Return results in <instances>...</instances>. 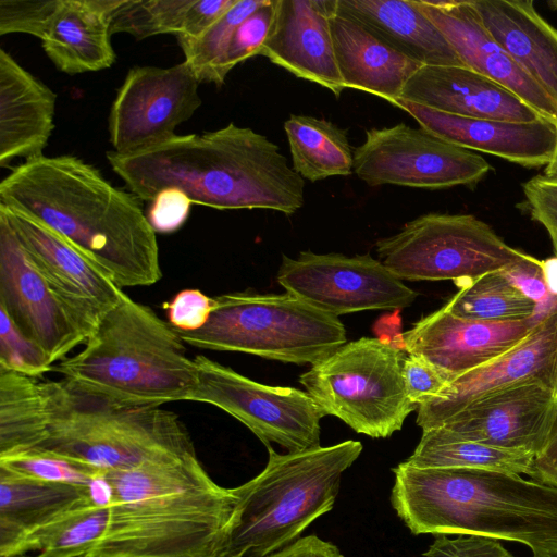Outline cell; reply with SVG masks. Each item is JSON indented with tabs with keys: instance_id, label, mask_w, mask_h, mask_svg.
<instances>
[{
	"instance_id": "46",
	"label": "cell",
	"mask_w": 557,
	"mask_h": 557,
	"mask_svg": "<svg viewBox=\"0 0 557 557\" xmlns=\"http://www.w3.org/2000/svg\"><path fill=\"white\" fill-rule=\"evenodd\" d=\"M190 205L191 200L180 189L168 188L150 202L146 216L156 233H173L186 222Z\"/></svg>"
},
{
	"instance_id": "28",
	"label": "cell",
	"mask_w": 557,
	"mask_h": 557,
	"mask_svg": "<svg viewBox=\"0 0 557 557\" xmlns=\"http://www.w3.org/2000/svg\"><path fill=\"white\" fill-rule=\"evenodd\" d=\"M122 0H62L41 46L66 74L109 69L116 59L111 45V16Z\"/></svg>"
},
{
	"instance_id": "18",
	"label": "cell",
	"mask_w": 557,
	"mask_h": 557,
	"mask_svg": "<svg viewBox=\"0 0 557 557\" xmlns=\"http://www.w3.org/2000/svg\"><path fill=\"white\" fill-rule=\"evenodd\" d=\"M556 412L557 394L540 382H530L476 399L441 428L463 438L536 457L547 443Z\"/></svg>"
},
{
	"instance_id": "29",
	"label": "cell",
	"mask_w": 557,
	"mask_h": 557,
	"mask_svg": "<svg viewBox=\"0 0 557 557\" xmlns=\"http://www.w3.org/2000/svg\"><path fill=\"white\" fill-rule=\"evenodd\" d=\"M90 484L41 482L0 472V556L89 499Z\"/></svg>"
},
{
	"instance_id": "22",
	"label": "cell",
	"mask_w": 557,
	"mask_h": 557,
	"mask_svg": "<svg viewBox=\"0 0 557 557\" xmlns=\"http://www.w3.org/2000/svg\"><path fill=\"white\" fill-rule=\"evenodd\" d=\"M396 107L408 112L421 128L450 144L527 168L546 165L557 144V125L542 117L531 122L465 117L404 99Z\"/></svg>"
},
{
	"instance_id": "53",
	"label": "cell",
	"mask_w": 557,
	"mask_h": 557,
	"mask_svg": "<svg viewBox=\"0 0 557 557\" xmlns=\"http://www.w3.org/2000/svg\"><path fill=\"white\" fill-rule=\"evenodd\" d=\"M18 557H38V556H28V555H23V556H18Z\"/></svg>"
},
{
	"instance_id": "40",
	"label": "cell",
	"mask_w": 557,
	"mask_h": 557,
	"mask_svg": "<svg viewBox=\"0 0 557 557\" xmlns=\"http://www.w3.org/2000/svg\"><path fill=\"white\" fill-rule=\"evenodd\" d=\"M275 11V0L265 3L247 16L235 29L225 59L228 74L237 64L260 55L268 38Z\"/></svg>"
},
{
	"instance_id": "43",
	"label": "cell",
	"mask_w": 557,
	"mask_h": 557,
	"mask_svg": "<svg viewBox=\"0 0 557 557\" xmlns=\"http://www.w3.org/2000/svg\"><path fill=\"white\" fill-rule=\"evenodd\" d=\"M522 189L527 210L548 233L557 257V183L537 175L527 181Z\"/></svg>"
},
{
	"instance_id": "49",
	"label": "cell",
	"mask_w": 557,
	"mask_h": 557,
	"mask_svg": "<svg viewBox=\"0 0 557 557\" xmlns=\"http://www.w3.org/2000/svg\"><path fill=\"white\" fill-rule=\"evenodd\" d=\"M532 480L557 487V412L547 443L534 459Z\"/></svg>"
},
{
	"instance_id": "7",
	"label": "cell",
	"mask_w": 557,
	"mask_h": 557,
	"mask_svg": "<svg viewBox=\"0 0 557 557\" xmlns=\"http://www.w3.org/2000/svg\"><path fill=\"white\" fill-rule=\"evenodd\" d=\"M267 448L265 468L233 487L236 506L224 557H265L295 542L332 510L342 474L358 459L362 444L348 440L286 454Z\"/></svg>"
},
{
	"instance_id": "31",
	"label": "cell",
	"mask_w": 557,
	"mask_h": 557,
	"mask_svg": "<svg viewBox=\"0 0 557 557\" xmlns=\"http://www.w3.org/2000/svg\"><path fill=\"white\" fill-rule=\"evenodd\" d=\"M293 169L318 182L354 172V150L347 131L324 119L290 114L284 122Z\"/></svg>"
},
{
	"instance_id": "12",
	"label": "cell",
	"mask_w": 557,
	"mask_h": 557,
	"mask_svg": "<svg viewBox=\"0 0 557 557\" xmlns=\"http://www.w3.org/2000/svg\"><path fill=\"white\" fill-rule=\"evenodd\" d=\"M491 169L480 154L405 123L366 131L354 149V172L369 186L470 187Z\"/></svg>"
},
{
	"instance_id": "5",
	"label": "cell",
	"mask_w": 557,
	"mask_h": 557,
	"mask_svg": "<svg viewBox=\"0 0 557 557\" xmlns=\"http://www.w3.org/2000/svg\"><path fill=\"white\" fill-rule=\"evenodd\" d=\"M84 348L52 367L76 392L120 407L191 400L198 369L176 330L124 292Z\"/></svg>"
},
{
	"instance_id": "3",
	"label": "cell",
	"mask_w": 557,
	"mask_h": 557,
	"mask_svg": "<svg viewBox=\"0 0 557 557\" xmlns=\"http://www.w3.org/2000/svg\"><path fill=\"white\" fill-rule=\"evenodd\" d=\"M106 530L86 557H224L236 497L196 454L103 473Z\"/></svg>"
},
{
	"instance_id": "42",
	"label": "cell",
	"mask_w": 557,
	"mask_h": 557,
	"mask_svg": "<svg viewBox=\"0 0 557 557\" xmlns=\"http://www.w3.org/2000/svg\"><path fill=\"white\" fill-rule=\"evenodd\" d=\"M403 376L409 398L419 406L436 397L451 381L441 369L412 355L404 358Z\"/></svg>"
},
{
	"instance_id": "15",
	"label": "cell",
	"mask_w": 557,
	"mask_h": 557,
	"mask_svg": "<svg viewBox=\"0 0 557 557\" xmlns=\"http://www.w3.org/2000/svg\"><path fill=\"white\" fill-rule=\"evenodd\" d=\"M199 84L186 61L170 67H132L109 112L113 151L131 154L175 136V128L201 106Z\"/></svg>"
},
{
	"instance_id": "19",
	"label": "cell",
	"mask_w": 557,
	"mask_h": 557,
	"mask_svg": "<svg viewBox=\"0 0 557 557\" xmlns=\"http://www.w3.org/2000/svg\"><path fill=\"white\" fill-rule=\"evenodd\" d=\"M2 214L38 271L96 326L122 294L100 268L58 233L18 210L0 205Z\"/></svg>"
},
{
	"instance_id": "23",
	"label": "cell",
	"mask_w": 557,
	"mask_h": 557,
	"mask_svg": "<svg viewBox=\"0 0 557 557\" xmlns=\"http://www.w3.org/2000/svg\"><path fill=\"white\" fill-rule=\"evenodd\" d=\"M400 99L465 117L510 122L542 117L508 89L466 66L422 65L406 83Z\"/></svg>"
},
{
	"instance_id": "20",
	"label": "cell",
	"mask_w": 557,
	"mask_h": 557,
	"mask_svg": "<svg viewBox=\"0 0 557 557\" xmlns=\"http://www.w3.org/2000/svg\"><path fill=\"white\" fill-rule=\"evenodd\" d=\"M335 10L336 0H275L274 17L260 55L339 97L345 87L330 28Z\"/></svg>"
},
{
	"instance_id": "35",
	"label": "cell",
	"mask_w": 557,
	"mask_h": 557,
	"mask_svg": "<svg viewBox=\"0 0 557 557\" xmlns=\"http://www.w3.org/2000/svg\"><path fill=\"white\" fill-rule=\"evenodd\" d=\"M267 0H237L205 33L194 39H177L186 61L200 83L224 84L225 59L237 26Z\"/></svg>"
},
{
	"instance_id": "30",
	"label": "cell",
	"mask_w": 557,
	"mask_h": 557,
	"mask_svg": "<svg viewBox=\"0 0 557 557\" xmlns=\"http://www.w3.org/2000/svg\"><path fill=\"white\" fill-rule=\"evenodd\" d=\"M533 454L500 448L463 438L445 428L422 432L408 465L425 468H461L534 476Z\"/></svg>"
},
{
	"instance_id": "1",
	"label": "cell",
	"mask_w": 557,
	"mask_h": 557,
	"mask_svg": "<svg viewBox=\"0 0 557 557\" xmlns=\"http://www.w3.org/2000/svg\"><path fill=\"white\" fill-rule=\"evenodd\" d=\"M0 205L58 233L120 288L162 276L157 233L140 199L77 157L42 154L21 163L0 182Z\"/></svg>"
},
{
	"instance_id": "27",
	"label": "cell",
	"mask_w": 557,
	"mask_h": 557,
	"mask_svg": "<svg viewBox=\"0 0 557 557\" xmlns=\"http://www.w3.org/2000/svg\"><path fill=\"white\" fill-rule=\"evenodd\" d=\"M330 28L345 89L362 90L396 106L406 83L422 65L336 10L330 18Z\"/></svg>"
},
{
	"instance_id": "47",
	"label": "cell",
	"mask_w": 557,
	"mask_h": 557,
	"mask_svg": "<svg viewBox=\"0 0 557 557\" xmlns=\"http://www.w3.org/2000/svg\"><path fill=\"white\" fill-rule=\"evenodd\" d=\"M237 0H194L187 10L182 30L176 39H194L205 33Z\"/></svg>"
},
{
	"instance_id": "6",
	"label": "cell",
	"mask_w": 557,
	"mask_h": 557,
	"mask_svg": "<svg viewBox=\"0 0 557 557\" xmlns=\"http://www.w3.org/2000/svg\"><path fill=\"white\" fill-rule=\"evenodd\" d=\"M45 422L29 451L63 458L101 473L196 454L178 416L160 407H120L44 381Z\"/></svg>"
},
{
	"instance_id": "44",
	"label": "cell",
	"mask_w": 557,
	"mask_h": 557,
	"mask_svg": "<svg viewBox=\"0 0 557 557\" xmlns=\"http://www.w3.org/2000/svg\"><path fill=\"white\" fill-rule=\"evenodd\" d=\"M423 557H515L497 540L474 534L437 535Z\"/></svg>"
},
{
	"instance_id": "48",
	"label": "cell",
	"mask_w": 557,
	"mask_h": 557,
	"mask_svg": "<svg viewBox=\"0 0 557 557\" xmlns=\"http://www.w3.org/2000/svg\"><path fill=\"white\" fill-rule=\"evenodd\" d=\"M265 557H344L338 547L317 535L296 540L288 546Z\"/></svg>"
},
{
	"instance_id": "45",
	"label": "cell",
	"mask_w": 557,
	"mask_h": 557,
	"mask_svg": "<svg viewBox=\"0 0 557 557\" xmlns=\"http://www.w3.org/2000/svg\"><path fill=\"white\" fill-rule=\"evenodd\" d=\"M502 273L525 296L539 306V313L546 314L557 306V297L552 296L544 282L542 260L533 256L502 271Z\"/></svg>"
},
{
	"instance_id": "10",
	"label": "cell",
	"mask_w": 557,
	"mask_h": 557,
	"mask_svg": "<svg viewBox=\"0 0 557 557\" xmlns=\"http://www.w3.org/2000/svg\"><path fill=\"white\" fill-rule=\"evenodd\" d=\"M379 260L398 278L451 280L455 285L523 261L528 253L506 244L472 214L431 212L376 242Z\"/></svg>"
},
{
	"instance_id": "11",
	"label": "cell",
	"mask_w": 557,
	"mask_h": 557,
	"mask_svg": "<svg viewBox=\"0 0 557 557\" xmlns=\"http://www.w3.org/2000/svg\"><path fill=\"white\" fill-rule=\"evenodd\" d=\"M194 360L198 385L191 401L222 409L265 446L275 443L288 453L321 446L320 421L324 413L307 392L258 383L202 355Z\"/></svg>"
},
{
	"instance_id": "2",
	"label": "cell",
	"mask_w": 557,
	"mask_h": 557,
	"mask_svg": "<svg viewBox=\"0 0 557 557\" xmlns=\"http://www.w3.org/2000/svg\"><path fill=\"white\" fill-rule=\"evenodd\" d=\"M111 169L140 200L168 188L218 210L268 209L290 215L305 202V180L267 136L234 123L175 135L131 154L107 152Z\"/></svg>"
},
{
	"instance_id": "52",
	"label": "cell",
	"mask_w": 557,
	"mask_h": 557,
	"mask_svg": "<svg viewBox=\"0 0 557 557\" xmlns=\"http://www.w3.org/2000/svg\"><path fill=\"white\" fill-rule=\"evenodd\" d=\"M552 10H557V0L547 2Z\"/></svg>"
},
{
	"instance_id": "32",
	"label": "cell",
	"mask_w": 557,
	"mask_h": 557,
	"mask_svg": "<svg viewBox=\"0 0 557 557\" xmlns=\"http://www.w3.org/2000/svg\"><path fill=\"white\" fill-rule=\"evenodd\" d=\"M108 518L109 502L92 488L89 499L28 534L0 557L30 552L38 557H86L102 536Z\"/></svg>"
},
{
	"instance_id": "13",
	"label": "cell",
	"mask_w": 557,
	"mask_h": 557,
	"mask_svg": "<svg viewBox=\"0 0 557 557\" xmlns=\"http://www.w3.org/2000/svg\"><path fill=\"white\" fill-rule=\"evenodd\" d=\"M285 290L310 306L335 317L366 310H399L418 294L405 285L380 260L369 253L285 255L277 272Z\"/></svg>"
},
{
	"instance_id": "8",
	"label": "cell",
	"mask_w": 557,
	"mask_h": 557,
	"mask_svg": "<svg viewBox=\"0 0 557 557\" xmlns=\"http://www.w3.org/2000/svg\"><path fill=\"white\" fill-rule=\"evenodd\" d=\"M213 301L205 326L191 332L175 329L185 344L311 366L346 344V330L337 317L289 293L236 292Z\"/></svg>"
},
{
	"instance_id": "38",
	"label": "cell",
	"mask_w": 557,
	"mask_h": 557,
	"mask_svg": "<svg viewBox=\"0 0 557 557\" xmlns=\"http://www.w3.org/2000/svg\"><path fill=\"white\" fill-rule=\"evenodd\" d=\"M45 352L26 338L0 309V370L39 377L52 371Z\"/></svg>"
},
{
	"instance_id": "25",
	"label": "cell",
	"mask_w": 557,
	"mask_h": 557,
	"mask_svg": "<svg viewBox=\"0 0 557 557\" xmlns=\"http://www.w3.org/2000/svg\"><path fill=\"white\" fill-rule=\"evenodd\" d=\"M480 22L516 63L557 102V29L533 1H470Z\"/></svg>"
},
{
	"instance_id": "50",
	"label": "cell",
	"mask_w": 557,
	"mask_h": 557,
	"mask_svg": "<svg viewBox=\"0 0 557 557\" xmlns=\"http://www.w3.org/2000/svg\"><path fill=\"white\" fill-rule=\"evenodd\" d=\"M542 271L548 293L557 297V257L543 260Z\"/></svg>"
},
{
	"instance_id": "26",
	"label": "cell",
	"mask_w": 557,
	"mask_h": 557,
	"mask_svg": "<svg viewBox=\"0 0 557 557\" xmlns=\"http://www.w3.org/2000/svg\"><path fill=\"white\" fill-rule=\"evenodd\" d=\"M336 12L421 65L465 66L417 0H336Z\"/></svg>"
},
{
	"instance_id": "33",
	"label": "cell",
	"mask_w": 557,
	"mask_h": 557,
	"mask_svg": "<svg viewBox=\"0 0 557 557\" xmlns=\"http://www.w3.org/2000/svg\"><path fill=\"white\" fill-rule=\"evenodd\" d=\"M44 421V381L0 370V456L32 450Z\"/></svg>"
},
{
	"instance_id": "14",
	"label": "cell",
	"mask_w": 557,
	"mask_h": 557,
	"mask_svg": "<svg viewBox=\"0 0 557 557\" xmlns=\"http://www.w3.org/2000/svg\"><path fill=\"white\" fill-rule=\"evenodd\" d=\"M0 309L52 366L85 343L96 327L38 271L2 214Z\"/></svg>"
},
{
	"instance_id": "21",
	"label": "cell",
	"mask_w": 557,
	"mask_h": 557,
	"mask_svg": "<svg viewBox=\"0 0 557 557\" xmlns=\"http://www.w3.org/2000/svg\"><path fill=\"white\" fill-rule=\"evenodd\" d=\"M417 3L466 67L508 89L540 116L557 125V102L491 36L470 1L417 0Z\"/></svg>"
},
{
	"instance_id": "24",
	"label": "cell",
	"mask_w": 557,
	"mask_h": 557,
	"mask_svg": "<svg viewBox=\"0 0 557 557\" xmlns=\"http://www.w3.org/2000/svg\"><path fill=\"white\" fill-rule=\"evenodd\" d=\"M55 94L0 49V166L42 156L54 129Z\"/></svg>"
},
{
	"instance_id": "36",
	"label": "cell",
	"mask_w": 557,
	"mask_h": 557,
	"mask_svg": "<svg viewBox=\"0 0 557 557\" xmlns=\"http://www.w3.org/2000/svg\"><path fill=\"white\" fill-rule=\"evenodd\" d=\"M194 0H122L111 16V34L126 33L141 40L178 35Z\"/></svg>"
},
{
	"instance_id": "39",
	"label": "cell",
	"mask_w": 557,
	"mask_h": 557,
	"mask_svg": "<svg viewBox=\"0 0 557 557\" xmlns=\"http://www.w3.org/2000/svg\"><path fill=\"white\" fill-rule=\"evenodd\" d=\"M62 0H0V35L28 34L42 40Z\"/></svg>"
},
{
	"instance_id": "16",
	"label": "cell",
	"mask_w": 557,
	"mask_h": 557,
	"mask_svg": "<svg viewBox=\"0 0 557 557\" xmlns=\"http://www.w3.org/2000/svg\"><path fill=\"white\" fill-rule=\"evenodd\" d=\"M540 382L557 394V306L517 346L492 362L454 379L418 408L422 431L441 428L476 399L515 385Z\"/></svg>"
},
{
	"instance_id": "9",
	"label": "cell",
	"mask_w": 557,
	"mask_h": 557,
	"mask_svg": "<svg viewBox=\"0 0 557 557\" xmlns=\"http://www.w3.org/2000/svg\"><path fill=\"white\" fill-rule=\"evenodd\" d=\"M399 339L362 337L346 343L300 375L324 416H334L357 433L386 438L418 410L403 376Z\"/></svg>"
},
{
	"instance_id": "17",
	"label": "cell",
	"mask_w": 557,
	"mask_h": 557,
	"mask_svg": "<svg viewBox=\"0 0 557 557\" xmlns=\"http://www.w3.org/2000/svg\"><path fill=\"white\" fill-rule=\"evenodd\" d=\"M542 317L536 314L505 322L476 321L457 317L444 305L403 333V346L407 355L423 358L453 381L517 346Z\"/></svg>"
},
{
	"instance_id": "34",
	"label": "cell",
	"mask_w": 557,
	"mask_h": 557,
	"mask_svg": "<svg viewBox=\"0 0 557 557\" xmlns=\"http://www.w3.org/2000/svg\"><path fill=\"white\" fill-rule=\"evenodd\" d=\"M457 287L458 292L445 307L460 318L505 322L540 314L537 304L517 288L502 271L483 274Z\"/></svg>"
},
{
	"instance_id": "37",
	"label": "cell",
	"mask_w": 557,
	"mask_h": 557,
	"mask_svg": "<svg viewBox=\"0 0 557 557\" xmlns=\"http://www.w3.org/2000/svg\"><path fill=\"white\" fill-rule=\"evenodd\" d=\"M0 472L41 482L83 485H89L102 474L90 467L39 453L1 455Z\"/></svg>"
},
{
	"instance_id": "51",
	"label": "cell",
	"mask_w": 557,
	"mask_h": 557,
	"mask_svg": "<svg viewBox=\"0 0 557 557\" xmlns=\"http://www.w3.org/2000/svg\"><path fill=\"white\" fill-rule=\"evenodd\" d=\"M542 176L547 181L557 183V144L554 154L549 162L545 165L544 174Z\"/></svg>"
},
{
	"instance_id": "41",
	"label": "cell",
	"mask_w": 557,
	"mask_h": 557,
	"mask_svg": "<svg viewBox=\"0 0 557 557\" xmlns=\"http://www.w3.org/2000/svg\"><path fill=\"white\" fill-rule=\"evenodd\" d=\"M213 298L199 289L187 288L178 292L170 301L163 302L168 322L176 330L197 331L206 325L212 310Z\"/></svg>"
},
{
	"instance_id": "4",
	"label": "cell",
	"mask_w": 557,
	"mask_h": 557,
	"mask_svg": "<svg viewBox=\"0 0 557 557\" xmlns=\"http://www.w3.org/2000/svg\"><path fill=\"white\" fill-rule=\"evenodd\" d=\"M391 503L411 533L474 534L557 557V487L519 474L400 462Z\"/></svg>"
}]
</instances>
